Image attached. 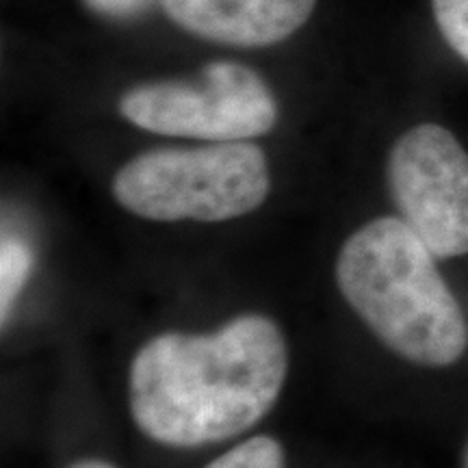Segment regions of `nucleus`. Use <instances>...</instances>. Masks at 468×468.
I'll return each mask as SVG.
<instances>
[{
  "label": "nucleus",
  "mask_w": 468,
  "mask_h": 468,
  "mask_svg": "<svg viewBox=\"0 0 468 468\" xmlns=\"http://www.w3.org/2000/svg\"><path fill=\"white\" fill-rule=\"evenodd\" d=\"M286 367L282 332L262 314H243L204 336L159 335L131 365L133 419L167 447L228 441L273 408Z\"/></svg>",
  "instance_id": "obj_1"
},
{
  "label": "nucleus",
  "mask_w": 468,
  "mask_h": 468,
  "mask_svg": "<svg viewBox=\"0 0 468 468\" xmlns=\"http://www.w3.org/2000/svg\"><path fill=\"white\" fill-rule=\"evenodd\" d=\"M434 259L406 221L379 218L343 243L336 282L386 347L417 365L449 367L464 354L468 330Z\"/></svg>",
  "instance_id": "obj_2"
},
{
  "label": "nucleus",
  "mask_w": 468,
  "mask_h": 468,
  "mask_svg": "<svg viewBox=\"0 0 468 468\" xmlns=\"http://www.w3.org/2000/svg\"><path fill=\"white\" fill-rule=\"evenodd\" d=\"M265 152L248 142L161 148L128 161L113 178V197L152 221H226L265 202Z\"/></svg>",
  "instance_id": "obj_3"
},
{
  "label": "nucleus",
  "mask_w": 468,
  "mask_h": 468,
  "mask_svg": "<svg viewBox=\"0 0 468 468\" xmlns=\"http://www.w3.org/2000/svg\"><path fill=\"white\" fill-rule=\"evenodd\" d=\"M120 113L144 131L204 142H245L267 134L278 104L254 69L215 61L193 80H156L128 90Z\"/></svg>",
  "instance_id": "obj_4"
},
{
  "label": "nucleus",
  "mask_w": 468,
  "mask_h": 468,
  "mask_svg": "<svg viewBox=\"0 0 468 468\" xmlns=\"http://www.w3.org/2000/svg\"><path fill=\"white\" fill-rule=\"evenodd\" d=\"M388 186L401 219L436 259L468 254V152L438 124H420L393 145Z\"/></svg>",
  "instance_id": "obj_5"
},
{
  "label": "nucleus",
  "mask_w": 468,
  "mask_h": 468,
  "mask_svg": "<svg viewBox=\"0 0 468 468\" xmlns=\"http://www.w3.org/2000/svg\"><path fill=\"white\" fill-rule=\"evenodd\" d=\"M185 31L228 46H271L302 28L317 0H163Z\"/></svg>",
  "instance_id": "obj_6"
},
{
  "label": "nucleus",
  "mask_w": 468,
  "mask_h": 468,
  "mask_svg": "<svg viewBox=\"0 0 468 468\" xmlns=\"http://www.w3.org/2000/svg\"><path fill=\"white\" fill-rule=\"evenodd\" d=\"M31 262V250L20 239H3V248H0V314H3V324L7 321L9 310L27 282Z\"/></svg>",
  "instance_id": "obj_7"
},
{
  "label": "nucleus",
  "mask_w": 468,
  "mask_h": 468,
  "mask_svg": "<svg viewBox=\"0 0 468 468\" xmlns=\"http://www.w3.org/2000/svg\"><path fill=\"white\" fill-rule=\"evenodd\" d=\"M204 468H284V449L276 438L254 436Z\"/></svg>",
  "instance_id": "obj_8"
},
{
  "label": "nucleus",
  "mask_w": 468,
  "mask_h": 468,
  "mask_svg": "<svg viewBox=\"0 0 468 468\" xmlns=\"http://www.w3.org/2000/svg\"><path fill=\"white\" fill-rule=\"evenodd\" d=\"M444 42L468 63V0H431Z\"/></svg>",
  "instance_id": "obj_9"
},
{
  "label": "nucleus",
  "mask_w": 468,
  "mask_h": 468,
  "mask_svg": "<svg viewBox=\"0 0 468 468\" xmlns=\"http://www.w3.org/2000/svg\"><path fill=\"white\" fill-rule=\"evenodd\" d=\"M83 3L98 16L111 17V20H131L163 0H83Z\"/></svg>",
  "instance_id": "obj_10"
},
{
  "label": "nucleus",
  "mask_w": 468,
  "mask_h": 468,
  "mask_svg": "<svg viewBox=\"0 0 468 468\" xmlns=\"http://www.w3.org/2000/svg\"><path fill=\"white\" fill-rule=\"evenodd\" d=\"M69 468H115V466L109 464V462H102V460H80Z\"/></svg>",
  "instance_id": "obj_11"
},
{
  "label": "nucleus",
  "mask_w": 468,
  "mask_h": 468,
  "mask_svg": "<svg viewBox=\"0 0 468 468\" xmlns=\"http://www.w3.org/2000/svg\"><path fill=\"white\" fill-rule=\"evenodd\" d=\"M464 468H468V452H466V460H464Z\"/></svg>",
  "instance_id": "obj_12"
}]
</instances>
